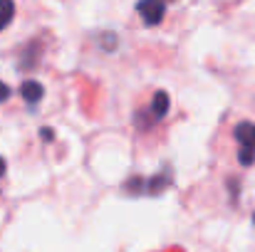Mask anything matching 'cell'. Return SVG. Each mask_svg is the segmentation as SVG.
<instances>
[{
	"mask_svg": "<svg viewBox=\"0 0 255 252\" xmlns=\"http://www.w3.org/2000/svg\"><path fill=\"white\" fill-rule=\"evenodd\" d=\"M171 109V99L166 91H154V96H151V101H149V106H146V111L151 114V119L159 124V121H164L166 119V114H169Z\"/></svg>",
	"mask_w": 255,
	"mask_h": 252,
	"instance_id": "3957f363",
	"label": "cell"
},
{
	"mask_svg": "<svg viewBox=\"0 0 255 252\" xmlns=\"http://www.w3.org/2000/svg\"><path fill=\"white\" fill-rule=\"evenodd\" d=\"M7 99H10V86H7L5 82H0V104L7 101Z\"/></svg>",
	"mask_w": 255,
	"mask_h": 252,
	"instance_id": "52a82bcc",
	"label": "cell"
},
{
	"mask_svg": "<svg viewBox=\"0 0 255 252\" xmlns=\"http://www.w3.org/2000/svg\"><path fill=\"white\" fill-rule=\"evenodd\" d=\"M253 223H255V213H253Z\"/></svg>",
	"mask_w": 255,
	"mask_h": 252,
	"instance_id": "30bf717a",
	"label": "cell"
},
{
	"mask_svg": "<svg viewBox=\"0 0 255 252\" xmlns=\"http://www.w3.org/2000/svg\"><path fill=\"white\" fill-rule=\"evenodd\" d=\"M136 12L144 17V25H159L164 20V15H166V5L156 2V0H146V2L136 5Z\"/></svg>",
	"mask_w": 255,
	"mask_h": 252,
	"instance_id": "7a4b0ae2",
	"label": "cell"
},
{
	"mask_svg": "<svg viewBox=\"0 0 255 252\" xmlns=\"http://www.w3.org/2000/svg\"><path fill=\"white\" fill-rule=\"evenodd\" d=\"M233 139L238 144V164L253 166L255 164V124L253 121H238L233 126Z\"/></svg>",
	"mask_w": 255,
	"mask_h": 252,
	"instance_id": "6da1fadb",
	"label": "cell"
},
{
	"mask_svg": "<svg viewBox=\"0 0 255 252\" xmlns=\"http://www.w3.org/2000/svg\"><path fill=\"white\" fill-rule=\"evenodd\" d=\"M12 17H15V5L10 0H0V32L12 22Z\"/></svg>",
	"mask_w": 255,
	"mask_h": 252,
	"instance_id": "8992f818",
	"label": "cell"
},
{
	"mask_svg": "<svg viewBox=\"0 0 255 252\" xmlns=\"http://www.w3.org/2000/svg\"><path fill=\"white\" fill-rule=\"evenodd\" d=\"M169 185H171V173L169 170H164V173H159V175H154V178L149 180L146 190H149L151 195H159V193H164Z\"/></svg>",
	"mask_w": 255,
	"mask_h": 252,
	"instance_id": "5b68a950",
	"label": "cell"
},
{
	"mask_svg": "<svg viewBox=\"0 0 255 252\" xmlns=\"http://www.w3.org/2000/svg\"><path fill=\"white\" fill-rule=\"evenodd\" d=\"M5 170H7V166H5V159H2V156H0V178H2V175H5Z\"/></svg>",
	"mask_w": 255,
	"mask_h": 252,
	"instance_id": "9c48e42d",
	"label": "cell"
},
{
	"mask_svg": "<svg viewBox=\"0 0 255 252\" xmlns=\"http://www.w3.org/2000/svg\"><path fill=\"white\" fill-rule=\"evenodd\" d=\"M20 94H22V99H25L30 106H35V104H40V99L45 96V86L37 82V80H25L22 86H20Z\"/></svg>",
	"mask_w": 255,
	"mask_h": 252,
	"instance_id": "277c9868",
	"label": "cell"
},
{
	"mask_svg": "<svg viewBox=\"0 0 255 252\" xmlns=\"http://www.w3.org/2000/svg\"><path fill=\"white\" fill-rule=\"evenodd\" d=\"M40 136H42V141H52V139H55V134H52L50 129H42V131H40Z\"/></svg>",
	"mask_w": 255,
	"mask_h": 252,
	"instance_id": "ba28073f",
	"label": "cell"
}]
</instances>
